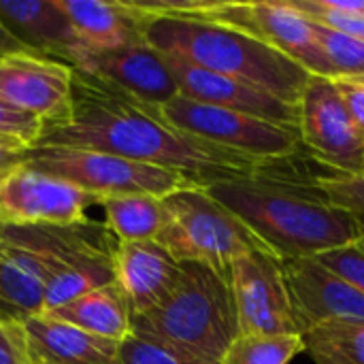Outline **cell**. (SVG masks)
<instances>
[{
	"label": "cell",
	"mask_w": 364,
	"mask_h": 364,
	"mask_svg": "<svg viewBox=\"0 0 364 364\" xmlns=\"http://www.w3.org/2000/svg\"><path fill=\"white\" fill-rule=\"evenodd\" d=\"M36 147L102 151L183 173L203 188L215 181L267 175L286 162L252 158L192 136L171 126L160 107L77 68L68 113L43 128Z\"/></svg>",
	"instance_id": "obj_1"
},
{
	"label": "cell",
	"mask_w": 364,
	"mask_h": 364,
	"mask_svg": "<svg viewBox=\"0 0 364 364\" xmlns=\"http://www.w3.org/2000/svg\"><path fill=\"white\" fill-rule=\"evenodd\" d=\"M296 158L258 177L209 183L205 190L230 209L279 260L316 258L354 241L364 228L333 207L296 168Z\"/></svg>",
	"instance_id": "obj_2"
},
{
	"label": "cell",
	"mask_w": 364,
	"mask_h": 364,
	"mask_svg": "<svg viewBox=\"0 0 364 364\" xmlns=\"http://www.w3.org/2000/svg\"><path fill=\"white\" fill-rule=\"evenodd\" d=\"M145 41L162 53H173L194 66L252 83L290 105H299L309 73L267 43L198 17L147 15Z\"/></svg>",
	"instance_id": "obj_3"
},
{
	"label": "cell",
	"mask_w": 364,
	"mask_h": 364,
	"mask_svg": "<svg viewBox=\"0 0 364 364\" xmlns=\"http://www.w3.org/2000/svg\"><path fill=\"white\" fill-rule=\"evenodd\" d=\"M239 333L230 273L198 262H183L173 290L132 316V335L218 364Z\"/></svg>",
	"instance_id": "obj_4"
},
{
	"label": "cell",
	"mask_w": 364,
	"mask_h": 364,
	"mask_svg": "<svg viewBox=\"0 0 364 364\" xmlns=\"http://www.w3.org/2000/svg\"><path fill=\"white\" fill-rule=\"evenodd\" d=\"M151 17H198L241 30L299 62L309 75L333 77L314 23L288 0H134Z\"/></svg>",
	"instance_id": "obj_5"
},
{
	"label": "cell",
	"mask_w": 364,
	"mask_h": 364,
	"mask_svg": "<svg viewBox=\"0 0 364 364\" xmlns=\"http://www.w3.org/2000/svg\"><path fill=\"white\" fill-rule=\"evenodd\" d=\"M6 226L0 243V316L23 324L45 311V292L90 226Z\"/></svg>",
	"instance_id": "obj_6"
},
{
	"label": "cell",
	"mask_w": 364,
	"mask_h": 364,
	"mask_svg": "<svg viewBox=\"0 0 364 364\" xmlns=\"http://www.w3.org/2000/svg\"><path fill=\"white\" fill-rule=\"evenodd\" d=\"M166 226L156 239L177 262H198L230 273V264L256 250L271 252L230 209L203 186L164 198Z\"/></svg>",
	"instance_id": "obj_7"
},
{
	"label": "cell",
	"mask_w": 364,
	"mask_h": 364,
	"mask_svg": "<svg viewBox=\"0 0 364 364\" xmlns=\"http://www.w3.org/2000/svg\"><path fill=\"white\" fill-rule=\"evenodd\" d=\"M26 166L64 179L98 200L122 194H149L166 198L179 190L198 186L183 173L92 149L34 147Z\"/></svg>",
	"instance_id": "obj_8"
},
{
	"label": "cell",
	"mask_w": 364,
	"mask_h": 364,
	"mask_svg": "<svg viewBox=\"0 0 364 364\" xmlns=\"http://www.w3.org/2000/svg\"><path fill=\"white\" fill-rule=\"evenodd\" d=\"M162 117L207 143L264 160H290L303 154L299 130L284 128L239 111L205 105L177 94L160 107Z\"/></svg>",
	"instance_id": "obj_9"
},
{
	"label": "cell",
	"mask_w": 364,
	"mask_h": 364,
	"mask_svg": "<svg viewBox=\"0 0 364 364\" xmlns=\"http://www.w3.org/2000/svg\"><path fill=\"white\" fill-rule=\"evenodd\" d=\"M299 139L303 154L328 173H364V134L352 122L333 77H309L299 100Z\"/></svg>",
	"instance_id": "obj_10"
},
{
	"label": "cell",
	"mask_w": 364,
	"mask_h": 364,
	"mask_svg": "<svg viewBox=\"0 0 364 364\" xmlns=\"http://www.w3.org/2000/svg\"><path fill=\"white\" fill-rule=\"evenodd\" d=\"M239 331L254 335H303L284 275V262L267 250L230 264Z\"/></svg>",
	"instance_id": "obj_11"
},
{
	"label": "cell",
	"mask_w": 364,
	"mask_h": 364,
	"mask_svg": "<svg viewBox=\"0 0 364 364\" xmlns=\"http://www.w3.org/2000/svg\"><path fill=\"white\" fill-rule=\"evenodd\" d=\"M100 200L81 188L26 164L0 179V222L4 226H77L92 222Z\"/></svg>",
	"instance_id": "obj_12"
},
{
	"label": "cell",
	"mask_w": 364,
	"mask_h": 364,
	"mask_svg": "<svg viewBox=\"0 0 364 364\" xmlns=\"http://www.w3.org/2000/svg\"><path fill=\"white\" fill-rule=\"evenodd\" d=\"M75 68L62 60L11 51L0 55V100L43 119L60 122L70 109Z\"/></svg>",
	"instance_id": "obj_13"
},
{
	"label": "cell",
	"mask_w": 364,
	"mask_h": 364,
	"mask_svg": "<svg viewBox=\"0 0 364 364\" xmlns=\"http://www.w3.org/2000/svg\"><path fill=\"white\" fill-rule=\"evenodd\" d=\"M303 335L328 322H364V294L318 258L282 260Z\"/></svg>",
	"instance_id": "obj_14"
},
{
	"label": "cell",
	"mask_w": 364,
	"mask_h": 364,
	"mask_svg": "<svg viewBox=\"0 0 364 364\" xmlns=\"http://www.w3.org/2000/svg\"><path fill=\"white\" fill-rule=\"evenodd\" d=\"M162 55L177 81L181 96L299 130V105H290L241 79L194 66L173 53Z\"/></svg>",
	"instance_id": "obj_15"
},
{
	"label": "cell",
	"mask_w": 364,
	"mask_h": 364,
	"mask_svg": "<svg viewBox=\"0 0 364 364\" xmlns=\"http://www.w3.org/2000/svg\"><path fill=\"white\" fill-rule=\"evenodd\" d=\"M73 68L90 73L154 107H162L179 94L164 55L147 41L105 51L83 47Z\"/></svg>",
	"instance_id": "obj_16"
},
{
	"label": "cell",
	"mask_w": 364,
	"mask_h": 364,
	"mask_svg": "<svg viewBox=\"0 0 364 364\" xmlns=\"http://www.w3.org/2000/svg\"><path fill=\"white\" fill-rule=\"evenodd\" d=\"M113 267L115 284L132 316L154 309L173 290L181 273V262L158 241H117Z\"/></svg>",
	"instance_id": "obj_17"
},
{
	"label": "cell",
	"mask_w": 364,
	"mask_h": 364,
	"mask_svg": "<svg viewBox=\"0 0 364 364\" xmlns=\"http://www.w3.org/2000/svg\"><path fill=\"white\" fill-rule=\"evenodd\" d=\"M0 23L32 53L75 64L83 45L58 0H0Z\"/></svg>",
	"instance_id": "obj_18"
},
{
	"label": "cell",
	"mask_w": 364,
	"mask_h": 364,
	"mask_svg": "<svg viewBox=\"0 0 364 364\" xmlns=\"http://www.w3.org/2000/svg\"><path fill=\"white\" fill-rule=\"evenodd\" d=\"M115 247L117 239L109 232L105 222L100 224L94 220L85 239L68 254L60 271L53 275L45 292V311L75 301L92 290L115 284Z\"/></svg>",
	"instance_id": "obj_19"
},
{
	"label": "cell",
	"mask_w": 364,
	"mask_h": 364,
	"mask_svg": "<svg viewBox=\"0 0 364 364\" xmlns=\"http://www.w3.org/2000/svg\"><path fill=\"white\" fill-rule=\"evenodd\" d=\"M58 4L85 49L105 51L145 41L149 17L134 0H58Z\"/></svg>",
	"instance_id": "obj_20"
},
{
	"label": "cell",
	"mask_w": 364,
	"mask_h": 364,
	"mask_svg": "<svg viewBox=\"0 0 364 364\" xmlns=\"http://www.w3.org/2000/svg\"><path fill=\"white\" fill-rule=\"evenodd\" d=\"M21 326L30 364H122L117 341L81 333L45 314Z\"/></svg>",
	"instance_id": "obj_21"
},
{
	"label": "cell",
	"mask_w": 364,
	"mask_h": 364,
	"mask_svg": "<svg viewBox=\"0 0 364 364\" xmlns=\"http://www.w3.org/2000/svg\"><path fill=\"white\" fill-rule=\"evenodd\" d=\"M45 316L81 333L117 343H122L132 333V311L117 284L77 296L75 301L45 311Z\"/></svg>",
	"instance_id": "obj_22"
},
{
	"label": "cell",
	"mask_w": 364,
	"mask_h": 364,
	"mask_svg": "<svg viewBox=\"0 0 364 364\" xmlns=\"http://www.w3.org/2000/svg\"><path fill=\"white\" fill-rule=\"evenodd\" d=\"M105 226L117 241H156L166 226L164 198L149 194H122L100 200Z\"/></svg>",
	"instance_id": "obj_23"
},
{
	"label": "cell",
	"mask_w": 364,
	"mask_h": 364,
	"mask_svg": "<svg viewBox=\"0 0 364 364\" xmlns=\"http://www.w3.org/2000/svg\"><path fill=\"white\" fill-rule=\"evenodd\" d=\"M301 352H307L303 335L239 333L222 364H290Z\"/></svg>",
	"instance_id": "obj_24"
},
{
	"label": "cell",
	"mask_w": 364,
	"mask_h": 364,
	"mask_svg": "<svg viewBox=\"0 0 364 364\" xmlns=\"http://www.w3.org/2000/svg\"><path fill=\"white\" fill-rule=\"evenodd\" d=\"M311 21V19H309ZM320 49L331 66L333 79L364 77V41L343 34L335 28L311 21Z\"/></svg>",
	"instance_id": "obj_25"
},
{
	"label": "cell",
	"mask_w": 364,
	"mask_h": 364,
	"mask_svg": "<svg viewBox=\"0 0 364 364\" xmlns=\"http://www.w3.org/2000/svg\"><path fill=\"white\" fill-rule=\"evenodd\" d=\"M311 21L364 41V0H288Z\"/></svg>",
	"instance_id": "obj_26"
},
{
	"label": "cell",
	"mask_w": 364,
	"mask_h": 364,
	"mask_svg": "<svg viewBox=\"0 0 364 364\" xmlns=\"http://www.w3.org/2000/svg\"><path fill=\"white\" fill-rule=\"evenodd\" d=\"M303 339L307 350H326L350 363L364 364V322H328L309 328Z\"/></svg>",
	"instance_id": "obj_27"
},
{
	"label": "cell",
	"mask_w": 364,
	"mask_h": 364,
	"mask_svg": "<svg viewBox=\"0 0 364 364\" xmlns=\"http://www.w3.org/2000/svg\"><path fill=\"white\" fill-rule=\"evenodd\" d=\"M314 183L333 207L352 215L364 228V173L356 177L335 173L314 175Z\"/></svg>",
	"instance_id": "obj_28"
},
{
	"label": "cell",
	"mask_w": 364,
	"mask_h": 364,
	"mask_svg": "<svg viewBox=\"0 0 364 364\" xmlns=\"http://www.w3.org/2000/svg\"><path fill=\"white\" fill-rule=\"evenodd\" d=\"M119 358L122 364H218L183 354L158 341L136 337L132 333L119 343Z\"/></svg>",
	"instance_id": "obj_29"
},
{
	"label": "cell",
	"mask_w": 364,
	"mask_h": 364,
	"mask_svg": "<svg viewBox=\"0 0 364 364\" xmlns=\"http://www.w3.org/2000/svg\"><path fill=\"white\" fill-rule=\"evenodd\" d=\"M316 258L364 294V230L354 241L326 254H320Z\"/></svg>",
	"instance_id": "obj_30"
},
{
	"label": "cell",
	"mask_w": 364,
	"mask_h": 364,
	"mask_svg": "<svg viewBox=\"0 0 364 364\" xmlns=\"http://www.w3.org/2000/svg\"><path fill=\"white\" fill-rule=\"evenodd\" d=\"M43 128L45 124L36 115L0 100V136L17 139L34 149L43 134Z\"/></svg>",
	"instance_id": "obj_31"
},
{
	"label": "cell",
	"mask_w": 364,
	"mask_h": 364,
	"mask_svg": "<svg viewBox=\"0 0 364 364\" xmlns=\"http://www.w3.org/2000/svg\"><path fill=\"white\" fill-rule=\"evenodd\" d=\"M0 364H30L23 326L2 316H0Z\"/></svg>",
	"instance_id": "obj_32"
},
{
	"label": "cell",
	"mask_w": 364,
	"mask_h": 364,
	"mask_svg": "<svg viewBox=\"0 0 364 364\" xmlns=\"http://www.w3.org/2000/svg\"><path fill=\"white\" fill-rule=\"evenodd\" d=\"M335 85L352 122L364 134V77H339L335 79Z\"/></svg>",
	"instance_id": "obj_33"
},
{
	"label": "cell",
	"mask_w": 364,
	"mask_h": 364,
	"mask_svg": "<svg viewBox=\"0 0 364 364\" xmlns=\"http://www.w3.org/2000/svg\"><path fill=\"white\" fill-rule=\"evenodd\" d=\"M32 147H28L26 143L17 141V139H9V136H0V175H6L11 171H15L17 166L28 162Z\"/></svg>",
	"instance_id": "obj_34"
},
{
	"label": "cell",
	"mask_w": 364,
	"mask_h": 364,
	"mask_svg": "<svg viewBox=\"0 0 364 364\" xmlns=\"http://www.w3.org/2000/svg\"><path fill=\"white\" fill-rule=\"evenodd\" d=\"M11 51H26L9 32H6V28L0 23V55H4V53H11Z\"/></svg>",
	"instance_id": "obj_35"
},
{
	"label": "cell",
	"mask_w": 364,
	"mask_h": 364,
	"mask_svg": "<svg viewBox=\"0 0 364 364\" xmlns=\"http://www.w3.org/2000/svg\"><path fill=\"white\" fill-rule=\"evenodd\" d=\"M4 230H6V226L0 222V243H2V237H4Z\"/></svg>",
	"instance_id": "obj_36"
},
{
	"label": "cell",
	"mask_w": 364,
	"mask_h": 364,
	"mask_svg": "<svg viewBox=\"0 0 364 364\" xmlns=\"http://www.w3.org/2000/svg\"><path fill=\"white\" fill-rule=\"evenodd\" d=\"M2 177H4V175H0V179H2Z\"/></svg>",
	"instance_id": "obj_37"
}]
</instances>
